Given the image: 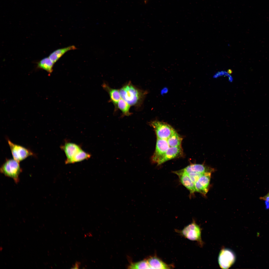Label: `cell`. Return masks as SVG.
<instances>
[{
  "label": "cell",
  "instance_id": "6da1fadb",
  "mask_svg": "<svg viewBox=\"0 0 269 269\" xmlns=\"http://www.w3.org/2000/svg\"><path fill=\"white\" fill-rule=\"evenodd\" d=\"M119 90L121 98L131 106L140 105L147 93L146 91L136 87L131 82L124 85Z\"/></svg>",
  "mask_w": 269,
  "mask_h": 269
},
{
  "label": "cell",
  "instance_id": "7a4b0ae2",
  "mask_svg": "<svg viewBox=\"0 0 269 269\" xmlns=\"http://www.w3.org/2000/svg\"><path fill=\"white\" fill-rule=\"evenodd\" d=\"M201 230L200 226L193 220L191 223L185 226L182 229H175V231L186 238L196 241L200 246L202 247L203 242L201 238Z\"/></svg>",
  "mask_w": 269,
  "mask_h": 269
},
{
  "label": "cell",
  "instance_id": "3957f363",
  "mask_svg": "<svg viewBox=\"0 0 269 269\" xmlns=\"http://www.w3.org/2000/svg\"><path fill=\"white\" fill-rule=\"evenodd\" d=\"M0 172L4 175L12 178L17 183L19 176L22 171L19 162L14 159H6L0 169Z\"/></svg>",
  "mask_w": 269,
  "mask_h": 269
},
{
  "label": "cell",
  "instance_id": "277c9868",
  "mask_svg": "<svg viewBox=\"0 0 269 269\" xmlns=\"http://www.w3.org/2000/svg\"><path fill=\"white\" fill-rule=\"evenodd\" d=\"M149 124L153 129L158 138L167 140L175 131L171 126L163 122L155 120Z\"/></svg>",
  "mask_w": 269,
  "mask_h": 269
},
{
  "label": "cell",
  "instance_id": "5b68a950",
  "mask_svg": "<svg viewBox=\"0 0 269 269\" xmlns=\"http://www.w3.org/2000/svg\"><path fill=\"white\" fill-rule=\"evenodd\" d=\"M7 141L13 159L19 162L29 156L35 155L30 149L14 143L8 139Z\"/></svg>",
  "mask_w": 269,
  "mask_h": 269
},
{
  "label": "cell",
  "instance_id": "8992f818",
  "mask_svg": "<svg viewBox=\"0 0 269 269\" xmlns=\"http://www.w3.org/2000/svg\"><path fill=\"white\" fill-rule=\"evenodd\" d=\"M236 257L234 253L231 250L224 248L220 251L218 261L220 267L224 269H228L235 262Z\"/></svg>",
  "mask_w": 269,
  "mask_h": 269
},
{
  "label": "cell",
  "instance_id": "52a82bcc",
  "mask_svg": "<svg viewBox=\"0 0 269 269\" xmlns=\"http://www.w3.org/2000/svg\"><path fill=\"white\" fill-rule=\"evenodd\" d=\"M169 147L166 139L157 138L155 150L151 157L152 162L157 164Z\"/></svg>",
  "mask_w": 269,
  "mask_h": 269
},
{
  "label": "cell",
  "instance_id": "ba28073f",
  "mask_svg": "<svg viewBox=\"0 0 269 269\" xmlns=\"http://www.w3.org/2000/svg\"><path fill=\"white\" fill-rule=\"evenodd\" d=\"M211 173L210 172L203 173L194 183L196 191L206 195L209 189Z\"/></svg>",
  "mask_w": 269,
  "mask_h": 269
},
{
  "label": "cell",
  "instance_id": "9c48e42d",
  "mask_svg": "<svg viewBox=\"0 0 269 269\" xmlns=\"http://www.w3.org/2000/svg\"><path fill=\"white\" fill-rule=\"evenodd\" d=\"M145 259L150 269H170L174 267L173 265L167 264L156 255L149 256Z\"/></svg>",
  "mask_w": 269,
  "mask_h": 269
},
{
  "label": "cell",
  "instance_id": "30bf717a",
  "mask_svg": "<svg viewBox=\"0 0 269 269\" xmlns=\"http://www.w3.org/2000/svg\"><path fill=\"white\" fill-rule=\"evenodd\" d=\"M183 150L181 145L176 147H169L164 156L157 164L160 165L169 160L181 156Z\"/></svg>",
  "mask_w": 269,
  "mask_h": 269
},
{
  "label": "cell",
  "instance_id": "8fae6325",
  "mask_svg": "<svg viewBox=\"0 0 269 269\" xmlns=\"http://www.w3.org/2000/svg\"><path fill=\"white\" fill-rule=\"evenodd\" d=\"M183 172L187 173H204L207 172L212 173L214 169L205 165L203 164H192L181 170Z\"/></svg>",
  "mask_w": 269,
  "mask_h": 269
},
{
  "label": "cell",
  "instance_id": "7c38bea8",
  "mask_svg": "<svg viewBox=\"0 0 269 269\" xmlns=\"http://www.w3.org/2000/svg\"><path fill=\"white\" fill-rule=\"evenodd\" d=\"M179 177L182 184L188 190L191 194L196 191L195 184L191 180L188 174L181 170L174 172Z\"/></svg>",
  "mask_w": 269,
  "mask_h": 269
},
{
  "label": "cell",
  "instance_id": "4fadbf2b",
  "mask_svg": "<svg viewBox=\"0 0 269 269\" xmlns=\"http://www.w3.org/2000/svg\"><path fill=\"white\" fill-rule=\"evenodd\" d=\"M61 148L65 152L67 159L71 158L76 153L82 149L80 146L75 143L70 142H66L61 146Z\"/></svg>",
  "mask_w": 269,
  "mask_h": 269
},
{
  "label": "cell",
  "instance_id": "5bb4252c",
  "mask_svg": "<svg viewBox=\"0 0 269 269\" xmlns=\"http://www.w3.org/2000/svg\"><path fill=\"white\" fill-rule=\"evenodd\" d=\"M102 86L109 94L110 101L114 104L116 110H117L118 102L121 98L119 90L112 88L105 83L103 84Z\"/></svg>",
  "mask_w": 269,
  "mask_h": 269
},
{
  "label": "cell",
  "instance_id": "9a60e30c",
  "mask_svg": "<svg viewBox=\"0 0 269 269\" xmlns=\"http://www.w3.org/2000/svg\"><path fill=\"white\" fill-rule=\"evenodd\" d=\"M76 49L74 46H71L66 47L57 49L52 53L49 57L51 61L54 64L65 54L69 51Z\"/></svg>",
  "mask_w": 269,
  "mask_h": 269
},
{
  "label": "cell",
  "instance_id": "2e32d148",
  "mask_svg": "<svg viewBox=\"0 0 269 269\" xmlns=\"http://www.w3.org/2000/svg\"><path fill=\"white\" fill-rule=\"evenodd\" d=\"M91 155L89 153L85 152L82 149L76 153L71 158L66 160V164L73 163L79 162L90 158Z\"/></svg>",
  "mask_w": 269,
  "mask_h": 269
},
{
  "label": "cell",
  "instance_id": "e0dca14e",
  "mask_svg": "<svg viewBox=\"0 0 269 269\" xmlns=\"http://www.w3.org/2000/svg\"><path fill=\"white\" fill-rule=\"evenodd\" d=\"M54 64L49 57H46L43 59L38 63L37 67L51 73L53 71Z\"/></svg>",
  "mask_w": 269,
  "mask_h": 269
},
{
  "label": "cell",
  "instance_id": "ac0fdd59",
  "mask_svg": "<svg viewBox=\"0 0 269 269\" xmlns=\"http://www.w3.org/2000/svg\"><path fill=\"white\" fill-rule=\"evenodd\" d=\"M182 138L175 131L167 139L170 147H176L181 145Z\"/></svg>",
  "mask_w": 269,
  "mask_h": 269
},
{
  "label": "cell",
  "instance_id": "d6986e66",
  "mask_svg": "<svg viewBox=\"0 0 269 269\" xmlns=\"http://www.w3.org/2000/svg\"><path fill=\"white\" fill-rule=\"evenodd\" d=\"M131 106L121 98L118 102L117 109H119L121 111L123 116H128L131 114L130 111Z\"/></svg>",
  "mask_w": 269,
  "mask_h": 269
},
{
  "label": "cell",
  "instance_id": "ffe728a7",
  "mask_svg": "<svg viewBox=\"0 0 269 269\" xmlns=\"http://www.w3.org/2000/svg\"><path fill=\"white\" fill-rule=\"evenodd\" d=\"M128 268L130 269H150L145 259L136 262H131L128 266Z\"/></svg>",
  "mask_w": 269,
  "mask_h": 269
},
{
  "label": "cell",
  "instance_id": "44dd1931",
  "mask_svg": "<svg viewBox=\"0 0 269 269\" xmlns=\"http://www.w3.org/2000/svg\"><path fill=\"white\" fill-rule=\"evenodd\" d=\"M187 174L192 181L195 183L203 173H191Z\"/></svg>",
  "mask_w": 269,
  "mask_h": 269
},
{
  "label": "cell",
  "instance_id": "7402d4cb",
  "mask_svg": "<svg viewBox=\"0 0 269 269\" xmlns=\"http://www.w3.org/2000/svg\"><path fill=\"white\" fill-rule=\"evenodd\" d=\"M80 265V263L79 262H76L71 268L72 269H79Z\"/></svg>",
  "mask_w": 269,
  "mask_h": 269
},
{
  "label": "cell",
  "instance_id": "603a6c76",
  "mask_svg": "<svg viewBox=\"0 0 269 269\" xmlns=\"http://www.w3.org/2000/svg\"><path fill=\"white\" fill-rule=\"evenodd\" d=\"M261 199L269 202V192L265 196L261 197Z\"/></svg>",
  "mask_w": 269,
  "mask_h": 269
},
{
  "label": "cell",
  "instance_id": "cb8c5ba5",
  "mask_svg": "<svg viewBox=\"0 0 269 269\" xmlns=\"http://www.w3.org/2000/svg\"><path fill=\"white\" fill-rule=\"evenodd\" d=\"M228 72L229 74H231L232 71L231 70H229L228 71Z\"/></svg>",
  "mask_w": 269,
  "mask_h": 269
}]
</instances>
